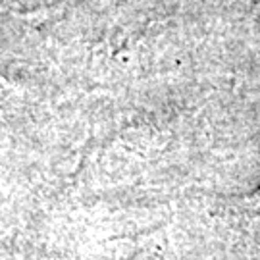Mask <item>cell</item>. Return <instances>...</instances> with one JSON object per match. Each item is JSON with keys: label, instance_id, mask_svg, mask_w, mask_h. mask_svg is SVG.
Listing matches in <instances>:
<instances>
[{"label": "cell", "instance_id": "1", "mask_svg": "<svg viewBox=\"0 0 260 260\" xmlns=\"http://www.w3.org/2000/svg\"><path fill=\"white\" fill-rule=\"evenodd\" d=\"M249 206H251V210L254 214H260V189L249 199Z\"/></svg>", "mask_w": 260, "mask_h": 260}]
</instances>
